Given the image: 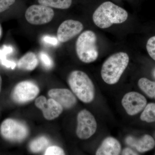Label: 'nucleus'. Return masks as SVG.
Returning <instances> with one entry per match:
<instances>
[{
  "mask_svg": "<svg viewBox=\"0 0 155 155\" xmlns=\"http://www.w3.org/2000/svg\"><path fill=\"white\" fill-rule=\"evenodd\" d=\"M39 92L38 87L33 82L23 81L14 87L11 94L12 99L18 104H24L32 101Z\"/></svg>",
  "mask_w": 155,
  "mask_h": 155,
  "instance_id": "6e6552de",
  "label": "nucleus"
},
{
  "mask_svg": "<svg viewBox=\"0 0 155 155\" xmlns=\"http://www.w3.org/2000/svg\"><path fill=\"white\" fill-rule=\"evenodd\" d=\"M142 121L147 122H155V104L150 103L146 106L140 117Z\"/></svg>",
  "mask_w": 155,
  "mask_h": 155,
  "instance_id": "aec40b11",
  "label": "nucleus"
},
{
  "mask_svg": "<svg viewBox=\"0 0 155 155\" xmlns=\"http://www.w3.org/2000/svg\"><path fill=\"white\" fill-rule=\"evenodd\" d=\"M2 28L0 24V38L2 36Z\"/></svg>",
  "mask_w": 155,
  "mask_h": 155,
  "instance_id": "bb28decb",
  "label": "nucleus"
},
{
  "mask_svg": "<svg viewBox=\"0 0 155 155\" xmlns=\"http://www.w3.org/2000/svg\"><path fill=\"white\" fill-rule=\"evenodd\" d=\"M49 143L48 139L45 137H40L34 140L29 144V148L33 153H38L47 147Z\"/></svg>",
  "mask_w": 155,
  "mask_h": 155,
  "instance_id": "a211bd4d",
  "label": "nucleus"
},
{
  "mask_svg": "<svg viewBox=\"0 0 155 155\" xmlns=\"http://www.w3.org/2000/svg\"><path fill=\"white\" fill-rule=\"evenodd\" d=\"M43 40L45 42L53 45H57L58 44V42H59L58 38L49 36L44 37Z\"/></svg>",
  "mask_w": 155,
  "mask_h": 155,
  "instance_id": "393cba45",
  "label": "nucleus"
},
{
  "mask_svg": "<svg viewBox=\"0 0 155 155\" xmlns=\"http://www.w3.org/2000/svg\"><path fill=\"white\" fill-rule=\"evenodd\" d=\"M147 103L146 99L143 95L134 91L127 93L122 100V106L130 116H134L142 110Z\"/></svg>",
  "mask_w": 155,
  "mask_h": 155,
  "instance_id": "1a4fd4ad",
  "label": "nucleus"
},
{
  "mask_svg": "<svg viewBox=\"0 0 155 155\" xmlns=\"http://www.w3.org/2000/svg\"><path fill=\"white\" fill-rule=\"evenodd\" d=\"M76 134L81 139H87L95 133L97 123L94 116L89 111L83 110L77 116Z\"/></svg>",
  "mask_w": 155,
  "mask_h": 155,
  "instance_id": "423d86ee",
  "label": "nucleus"
},
{
  "mask_svg": "<svg viewBox=\"0 0 155 155\" xmlns=\"http://www.w3.org/2000/svg\"><path fill=\"white\" fill-rule=\"evenodd\" d=\"M45 155H65L64 150L60 147L53 146L48 147L45 151Z\"/></svg>",
  "mask_w": 155,
  "mask_h": 155,
  "instance_id": "4be33fe9",
  "label": "nucleus"
},
{
  "mask_svg": "<svg viewBox=\"0 0 155 155\" xmlns=\"http://www.w3.org/2000/svg\"><path fill=\"white\" fill-rule=\"evenodd\" d=\"M125 141L127 145L135 148L140 153L145 152L153 149L155 146L154 140L148 134H146L140 139L128 136Z\"/></svg>",
  "mask_w": 155,
  "mask_h": 155,
  "instance_id": "ddd939ff",
  "label": "nucleus"
},
{
  "mask_svg": "<svg viewBox=\"0 0 155 155\" xmlns=\"http://www.w3.org/2000/svg\"><path fill=\"white\" fill-rule=\"evenodd\" d=\"M122 155H137V154L133 150L129 148H126L122 151Z\"/></svg>",
  "mask_w": 155,
  "mask_h": 155,
  "instance_id": "a878e982",
  "label": "nucleus"
},
{
  "mask_svg": "<svg viewBox=\"0 0 155 155\" xmlns=\"http://www.w3.org/2000/svg\"><path fill=\"white\" fill-rule=\"evenodd\" d=\"M97 42L96 35L92 31H85L79 35L75 44V50L81 61L88 64L97 59L99 53Z\"/></svg>",
  "mask_w": 155,
  "mask_h": 155,
  "instance_id": "20e7f679",
  "label": "nucleus"
},
{
  "mask_svg": "<svg viewBox=\"0 0 155 155\" xmlns=\"http://www.w3.org/2000/svg\"><path fill=\"white\" fill-rule=\"evenodd\" d=\"M38 64V60L35 54L29 52L19 59L17 67L20 69L26 71H32Z\"/></svg>",
  "mask_w": 155,
  "mask_h": 155,
  "instance_id": "2eb2a0df",
  "label": "nucleus"
},
{
  "mask_svg": "<svg viewBox=\"0 0 155 155\" xmlns=\"http://www.w3.org/2000/svg\"><path fill=\"white\" fill-rule=\"evenodd\" d=\"M0 130L4 138L12 141H21L28 134V128L25 124L11 119L2 122Z\"/></svg>",
  "mask_w": 155,
  "mask_h": 155,
  "instance_id": "39448f33",
  "label": "nucleus"
},
{
  "mask_svg": "<svg viewBox=\"0 0 155 155\" xmlns=\"http://www.w3.org/2000/svg\"><path fill=\"white\" fill-rule=\"evenodd\" d=\"M129 61V56L126 53L121 52L110 56L102 67L101 75L103 80L109 84L117 83L128 66Z\"/></svg>",
  "mask_w": 155,
  "mask_h": 155,
  "instance_id": "f03ea898",
  "label": "nucleus"
},
{
  "mask_svg": "<svg viewBox=\"0 0 155 155\" xmlns=\"http://www.w3.org/2000/svg\"><path fill=\"white\" fill-rule=\"evenodd\" d=\"M13 52V48L11 46L4 45L0 49V61L3 65L7 68L14 69L16 64L13 61H8L7 59V55Z\"/></svg>",
  "mask_w": 155,
  "mask_h": 155,
  "instance_id": "6ab92c4d",
  "label": "nucleus"
},
{
  "mask_svg": "<svg viewBox=\"0 0 155 155\" xmlns=\"http://www.w3.org/2000/svg\"><path fill=\"white\" fill-rule=\"evenodd\" d=\"M68 82L72 92L81 101L89 103L94 99V85L85 72L79 70L72 71L68 77Z\"/></svg>",
  "mask_w": 155,
  "mask_h": 155,
  "instance_id": "7ed1b4c3",
  "label": "nucleus"
},
{
  "mask_svg": "<svg viewBox=\"0 0 155 155\" xmlns=\"http://www.w3.org/2000/svg\"><path fill=\"white\" fill-rule=\"evenodd\" d=\"M35 106L41 110L44 116L48 120H53L60 116L63 107L54 99H47L43 96L39 97L35 101Z\"/></svg>",
  "mask_w": 155,
  "mask_h": 155,
  "instance_id": "9d476101",
  "label": "nucleus"
},
{
  "mask_svg": "<svg viewBox=\"0 0 155 155\" xmlns=\"http://www.w3.org/2000/svg\"><path fill=\"white\" fill-rule=\"evenodd\" d=\"M2 77H1V75H0V92H1V87H2Z\"/></svg>",
  "mask_w": 155,
  "mask_h": 155,
  "instance_id": "cd10ccee",
  "label": "nucleus"
},
{
  "mask_svg": "<svg viewBox=\"0 0 155 155\" xmlns=\"http://www.w3.org/2000/svg\"><path fill=\"white\" fill-rule=\"evenodd\" d=\"M49 96L55 100L63 108L70 109L77 102L74 94L67 89L55 88L50 90L48 93Z\"/></svg>",
  "mask_w": 155,
  "mask_h": 155,
  "instance_id": "f8f14e48",
  "label": "nucleus"
},
{
  "mask_svg": "<svg viewBox=\"0 0 155 155\" xmlns=\"http://www.w3.org/2000/svg\"><path fill=\"white\" fill-rule=\"evenodd\" d=\"M83 25L79 21L68 19L62 22L57 31V38L60 42H66L77 36L82 31Z\"/></svg>",
  "mask_w": 155,
  "mask_h": 155,
  "instance_id": "9b49d317",
  "label": "nucleus"
},
{
  "mask_svg": "<svg viewBox=\"0 0 155 155\" xmlns=\"http://www.w3.org/2000/svg\"><path fill=\"white\" fill-rule=\"evenodd\" d=\"M54 16V10L43 5H33L26 10L25 17L27 22L34 25L47 24L51 22Z\"/></svg>",
  "mask_w": 155,
  "mask_h": 155,
  "instance_id": "0eeeda50",
  "label": "nucleus"
},
{
  "mask_svg": "<svg viewBox=\"0 0 155 155\" xmlns=\"http://www.w3.org/2000/svg\"><path fill=\"white\" fill-rule=\"evenodd\" d=\"M138 86L147 96L155 99V82L146 78H142L138 81Z\"/></svg>",
  "mask_w": 155,
  "mask_h": 155,
  "instance_id": "dca6fc26",
  "label": "nucleus"
},
{
  "mask_svg": "<svg viewBox=\"0 0 155 155\" xmlns=\"http://www.w3.org/2000/svg\"><path fill=\"white\" fill-rule=\"evenodd\" d=\"M15 2V0H0V13L8 9Z\"/></svg>",
  "mask_w": 155,
  "mask_h": 155,
  "instance_id": "b1692460",
  "label": "nucleus"
},
{
  "mask_svg": "<svg viewBox=\"0 0 155 155\" xmlns=\"http://www.w3.org/2000/svg\"><path fill=\"white\" fill-rule=\"evenodd\" d=\"M153 76L155 78V69L154 70L153 72Z\"/></svg>",
  "mask_w": 155,
  "mask_h": 155,
  "instance_id": "c85d7f7f",
  "label": "nucleus"
},
{
  "mask_svg": "<svg viewBox=\"0 0 155 155\" xmlns=\"http://www.w3.org/2000/svg\"><path fill=\"white\" fill-rule=\"evenodd\" d=\"M121 150L120 143L113 137H107L104 140L97 150V155H118Z\"/></svg>",
  "mask_w": 155,
  "mask_h": 155,
  "instance_id": "4468645a",
  "label": "nucleus"
},
{
  "mask_svg": "<svg viewBox=\"0 0 155 155\" xmlns=\"http://www.w3.org/2000/svg\"><path fill=\"white\" fill-rule=\"evenodd\" d=\"M40 5L59 9L69 8L72 5V0H38Z\"/></svg>",
  "mask_w": 155,
  "mask_h": 155,
  "instance_id": "f3484780",
  "label": "nucleus"
},
{
  "mask_svg": "<svg viewBox=\"0 0 155 155\" xmlns=\"http://www.w3.org/2000/svg\"><path fill=\"white\" fill-rule=\"evenodd\" d=\"M127 17L128 14L125 9L110 2H107L95 10L93 15V20L97 27L106 28L113 24L125 22Z\"/></svg>",
  "mask_w": 155,
  "mask_h": 155,
  "instance_id": "f257e3e1",
  "label": "nucleus"
},
{
  "mask_svg": "<svg viewBox=\"0 0 155 155\" xmlns=\"http://www.w3.org/2000/svg\"><path fill=\"white\" fill-rule=\"evenodd\" d=\"M146 48L150 57L155 61V36L149 39L147 42Z\"/></svg>",
  "mask_w": 155,
  "mask_h": 155,
  "instance_id": "412c9836",
  "label": "nucleus"
},
{
  "mask_svg": "<svg viewBox=\"0 0 155 155\" xmlns=\"http://www.w3.org/2000/svg\"><path fill=\"white\" fill-rule=\"evenodd\" d=\"M40 57L42 63L44 64L45 67L47 68H51L52 67L53 65L52 60L47 54L45 52L41 53Z\"/></svg>",
  "mask_w": 155,
  "mask_h": 155,
  "instance_id": "5701e85b",
  "label": "nucleus"
}]
</instances>
